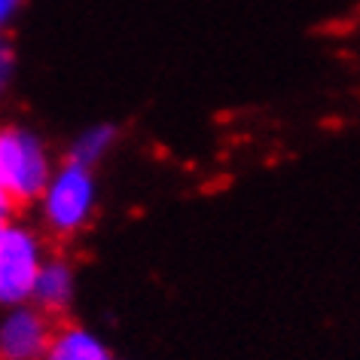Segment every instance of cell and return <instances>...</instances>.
I'll return each instance as SVG.
<instances>
[{
	"instance_id": "obj_5",
	"label": "cell",
	"mask_w": 360,
	"mask_h": 360,
	"mask_svg": "<svg viewBox=\"0 0 360 360\" xmlns=\"http://www.w3.org/2000/svg\"><path fill=\"white\" fill-rule=\"evenodd\" d=\"M74 300V272L65 259H46L34 284V302L46 311H61Z\"/></svg>"
},
{
	"instance_id": "obj_9",
	"label": "cell",
	"mask_w": 360,
	"mask_h": 360,
	"mask_svg": "<svg viewBox=\"0 0 360 360\" xmlns=\"http://www.w3.org/2000/svg\"><path fill=\"white\" fill-rule=\"evenodd\" d=\"M10 77H13V49L4 46L0 49V79H4V86L10 83Z\"/></svg>"
},
{
	"instance_id": "obj_1",
	"label": "cell",
	"mask_w": 360,
	"mask_h": 360,
	"mask_svg": "<svg viewBox=\"0 0 360 360\" xmlns=\"http://www.w3.org/2000/svg\"><path fill=\"white\" fill-rule=\"evenodd\" d=\"M56 168L58 165L52 162L46 141L37 131L19 122L4 125L0 131V208L4 214L40 202Z\"/></svg>"
},
{
	"instance_id": "obj_3",
	"label": "cell",
	"mask_w": 360,
	"mask_h": 360,
	"mask_svg": "<svg viewBox=\"0 0 360 360\" xmlns=\"http://www.w3.org/2000/svg\"><path fill=\"white\" fill-rule=\"evenodd\" d=\"M43 248L31 226L6 220L0 226V302L25 305L34 300V284L43 269Z\"/></svg>"
},
{
	"instance_id": "obj_7",
	"label": "cell",
	"mask_w": 360,
	"mask_h": 360,
	"mask_svg": "<svg viewBox=\"0 0 360 360\" xmlns=\"http://www.w3.org/2000/svg\"><path fill=\"white\" fill-rule=\"evenodd\" d=\"M116 143V125L110 122H95V125H86L83 131L70 141V150H68V159L79 162V165H89L95 168L107 153L113 150Z\"/></svg>"
},
{
	"instance_id": "obj_8",
	"label": "cell",
	"mask_w": 360,
	"mask_h": 360,
	"mask_svg": "<svg viewBox=\"0 0 360 360\" xmlns=\"http://www.w3.org/2000/svg\"><path fill=\"white\" fill-rule=\"evenodd\" d=\"M22 10H25V0H0V25L10 28V25L22 15Z\"/></svg>"
},
{
	"instance_id": "obj_6",
	"label": "cell",
	"mask_w": 360,
	"mask_h": 360,
	"mask_svg": "<svg viewBox=\"0 0 360 360\" xmlns=\"http://www.w3.org/2000/svg\"><path fill=\"white\" fill-rule=\"evenodd\" d=\"M43 360H110V351L104 348V342L95 333L68 327L52 336L49 351Z\"/></svg>"
},
{
	"instance_id": "obj_4",
	"label": "cell",
	"mask_w": 360,
	"mask_h": 360,
	"mask_svg": "<svg viewBox=\"0 0 360 360\" xmlns=\"http://www.w3.org/2000/svg\"><path fill=\"white\" fill-rule=\"evenodd\" d=\"M46 318L28 305H10L0 323V351L4 360H43L49 351Z\"/></svg>"
},
{
	"instance_id": "obj_2",
	"label": "cell",
	"mask_w": 360,
	"mask_h": 360,
	"mask_svg": "<svg viewBox=\"0 0 360 360\" xmlns=\"http://www.w3.org/2000/svg\"><path fill=\"white\" fill-rule=\"evenodd\" d=\"M98 202L95 171L89 165L68 159L52 174L46 193L40 195V217L58 236H74L92 220Z\"/></svg>"
}]
</instances>
